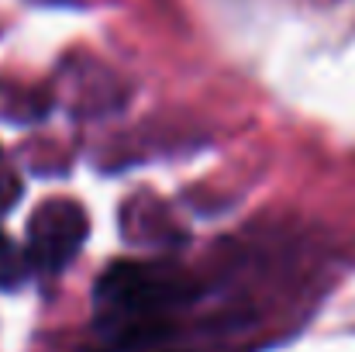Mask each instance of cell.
<instances>
[{
	"mask_svg": "<svg viewBox=\"0 0 355 352\" xmlns=\"http://www.w3.org/2000/svg\"><path fill=\"white\" fill-rule=\"evenodd\" d=\"M28 255L14 249V242L0 232V290H14L28 276Z\"/></svg>",
	"mask_w": 355,
	"mask_h": 352,
	"instance_id": "3",
	"label": "cell"
},
{
	"mask_svg": "<svg viewBox=\"0 0 355 352\" xmlns=\"http://www.w3.org/2000/svg\"><path fill=\"white\" fill-rule=\"evenodd\" d=\"M87 238V215L76 204H45L28 225V262L38 273H59L73 262Z\"/></svg>",
	"mask_w": 355,
	"mask_h": 352,
	"instance_id": "1",
	"label": "cell"
},
{
	"mask_svg": "<svg viewBox=\"0 0 355 352\" xmlns=\"http://www.w3.org/2000/svg\"><path fill=\"white\" fill-rule=\"evenodd\" d=\"M176 297L180 294H176V283L169 276L152 273V269L135 266V262L107 269V276L97 287V304L111 315H148V311L173 304Z\"/></svg>",
	"mask_w": 355,
	"mask_h": 352,
	"instance_id": "2",
	"label": "cell"
}]
</instances>
